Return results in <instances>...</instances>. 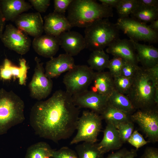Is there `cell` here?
<instances>
[{"instance_id": "ac0fdd59", "label": "cell", "mask_w": 158, "mask_h": 158, "mask_svg": "<svg viewBox=\"0 0 158 158\" xmlns=\"http://www.w3.org/2000/svg\"><path fill=\"white\" fill-rule=\"evenodd\" d=\"M44 31L46 34L56 37L72 28L65 15L53 12L44 17Z\"/></svg>"}, {"instance_id": "603a6c76", "label": "cell", "mask_w": 158, "mask_h": 158, "mask_svg": "<svg viewBox=\"0 0 158 158\" xmlns=\"http://www.w3.org/2000/svg\"><path fill=\"white\" fill-rule=\"evenodd\" d=\"M91 90L109 96L115 89L114 78L109 71L95 72Z\"/></svg>"}, {"instance_id": "d6a6232c", "label": "cell", "mask_w": 158, "mask_h": 158, "mask_svg": "<svg viewBox=\"0 0 158 158\" xmlns=\"http://www.w3.org/2000/svg\"><path fill=\"white\" fill-rule=\"evenodd\" d=\"M125 60L121 57L115 56L109 60L107 68L109 69V72L113 78L121 75V70Z\"/></svg>"}, {"instance_id": "7c38bea8", "label": "cell", "mask_w": 158, "mask_h": 158, "mask_svg": "<svg viewBox=\"0 0 158 158\" xmlns=\"http://www.w3.org/2000/svg\"><path fill=\"white\" fill-rule=\"evenodd\" d=\"M108 97L88 90L72 96L73 102L77 107L89 109L99 115L108 105Z\"/></svg>"}, {"instance_id": "f6af8a7d", "label": "cell", "mask_w": 158, "mask_h": 158, "mask_svg": "<svg viewBox=\"0 0 158 158\" xmlns=\"http://www.w3.org/2000/svg\"><path fill=\"white\" fill-rule=\"evenodd\" d=\"M137 150L131 149L122 158H134L137 156Z\"/></svg>"}, {"instance_id": "484cf974", "label": "cell", "mask_w": 158, "mask_h": 158, "mask_svg": "<svg viewBox=\"0 0 158 158\" xmlns=\"http://www.w3.org/2000/svg\"><path fill=\"white\" fill-rule=\"evenodd\" d=\"M54 150L46 142H37L28 148L25 158H53Z\"/></svg>"}, {"instance_id": "d4e9b609", "label": "cell", "mask_w": 158, "mask_h": 158, "mask_svg": "<svg viewBox=\"0 0 158 158\" xmlns=\"http://www.w3.org/2000/svg\"><path fill=\"white\" fill-rule=\"evenodd\" d=\"M108 104L126 114L131 115L136 110L126 95L114 89L108 96Z\"/></svg>"}, {"instance_id": "5bb4252c", "label": "cell", "mask_w": 158, "mask_h": 158, "mask_svg": "<svg viewBox=\"0 0 158 158\" xmlns=\"http://www.w3.org/2000/svg\"><path fill=\"white\" fill-rule=\"evenodd\" d=\"M75 65L73 56L66 53L60 54L56 57L50 58L46 63L45 74L51 79L57 78L62 73L71 70Z\"/></svg>"}, {"instance_id": "7bdbcfd3", "label": "cell", "mask_w": 158, "mask_h": 158, "mask_svg": "<svg viewBox=\"0 0 158 158\" xmlns=\"http://www.w3.org/2000/svg\"><path fill=\"white\" fill-rule=\"evenodd\" d=\"M6 20L2 14L0 4V40L4 32Z\"/></svg>"}, {"instance_id": "44dd1931", "label": "cell", "mask_w": 158, "mask_h": 158, "mask_svg": "<svg viewBox=\"0 0 158 158\" xmlns=\"http://www.w3.org/2000/svg\"><path fill=\"white\" fill-rule=\"evenodd\" d=\"M138 63L142 67L148 69L158 64V49L152 45L140 44L133 41Z\"/></svg>"}, {"instance_id": "d590c367", "label": "cell", "mask_w": 158, "mask_h": 158, "mask_svg": "<svg viewBox=\"0 0 158 158\" xmlns=\"http://www.w3.org/2000/svg\"><path fill=\"white\" fill-rule=\"evenodd\" d=\"M127 142L135 148L136 150L149 142L148 141H146L142 135L137 130L133 131Z\"/></svg>"}, {"instance_id": "cb8c5ba5", "label": "cell", "mask_w": 158, "mask_h": 158, "mask_svg": "<svg viewBox=\"0 0 158 158\" xmlns=\"http://www.w3.org/2000/svg\"><path fill=\"white\" fill-rule=\"evenodd\" d=\"M100 115L102 120H104L107 124H112L116 128L121 123L131 120V115L116 109L108 103Z\"/></svg>"}, {"instance_id": "60d3db41", "label": "cell", "mask_w": 158, "mask_h": 158, "mask_svg": "<svg viewBox=\"0 0 158 158\" xmlns=\"http://www.w3.org/2000/svg\"><path fill=\"white\" fill-rule=\"evenodd\" d=\"M128 151L126 148H123L109 154L105 158H122Z\"/></svg>"}, {"instance_id": "6da1fadb", "label": "cell", "mask_w": 158, "mask_h": 158, "mask_svg": "<svg viewBox=\"0 0 158 158\" xmlns=\"http://www.w3.org/2000/svg\"><path fill=\"white\" fill-rule=\"evenodd\" d=\"M79 109L74 104L72 96L57 90L48 99L39 101L32 107L30 124L40 137L58 143L70 138L76 130Z\"/></svg>"}, {"instance_id": "b9f144b4", "label": "cell", "mask_w": 158, "mask_h": 158, "mask_svg": "<svg viewBox=\"0 0 158 158\" xmlns=\"http://www.w3.org/2000/svg\"><path fill=\"white\" fill-rule=\"evenodd\" d=\"M120 0H99L102 4L109 7L116 8Z\"/></svg>"}, {"instance_id": "8992f818", "label": "cell", "mask_w": 158, "mask_h": 158, "mask_svg": "<svg viewBox=\"0 0 158 158\" xmlns=\"http://www.w3.org/2000/svg\"><path fill=\"white\" fill-rule=\"evenodd\" d=\"M102 120L100 115L91 111H83L78 121L77 133L70 144L81 142L95 143L102 128Z\"/></svg>"}, {"instance_id": "f35d334b", "label": "cell", "mask_w": 158, "mask_h": 158, "mask_svg": "<svg viewBox=\"0 0 158 158\" xmlns=\"http://www.w3.org/2000/svg\"><path fill=\"white\" fill-rule=\"evenodd\" d=\"M140 158H158V150L156 148L147 147Z\"/></svg>"}, {"instance_id": "9c48e42d", "label": "cell", "mask_w": 158, "mask_h": 158, "mask_svg": "<svg viewBox=\"0 0 158 158\" xmlns=\"http://www.w3.org/2000/svg\"><path fill=\"white\" fill-rule=\"evenodd\" d=\"M130 118L136 123L148 138L149 142L158 141V107L137 110L130 115Z\"/></svg>"}, {"instance_id": "8fae6325", "label": "cell", "mask_w": 158, "mask_h": 158, "mask_svg": "<svg viewBox=\"0 0 158 158\" xmlns=\"http://www.w3.org/2000/svg\"><path fill=\"white\" fill-rule=\"evenodd\" d=\"M0 40L5 47L22 55L29 51L31 43L27 34L11 24L6 26Z\"/></svg>"}, {"instance_id": "ba28073f", "label": "cell", "mask_w": 158, "mask_h": 158, "mask_svg": "<svg viewBox=\"0 0 158 158\" xmlns=\"http://www.w3.org/2000/svg\"><path fill=\"white\" fill-rule=\"evenodd\" d=\"M95 72L86 65H75L64 75L66 91L71 96L85 90L92 83Z\"/></svg>"}, {"instance_id": "2e32d148", "label": "cell", "mask_w": 158, "mask_h": 158, "mask_svg": "<svg viewBox=\"0 0 158 158\" xmlns=\"http://www.w3.org/2000/svg\"><path fill=\"white\" fill-rule=\"evenodd\" d=\"M58 38L60 46L66 53L73 56L78 54L86 48L84 37L75 31H68L62 33Z\"/></svg>"}, {"instance_id": "8d00e7d4", "label": "cell", "mask_w": 158, "mask_h": 158, "mask_svg": "<svg viewBox=\"0 0 158 158\" xmlns=\"http://www.w3.org/2000/svg\"><path fill=\"white\" fill-rule=\"evenodd\" d=\"M73 0H54V12L65 15Z\"/></svg>"}, {"instance_id": "f1b7e54d", "label": "cell", "mask_w": 158, "mask_h": 158, "mask_svg": "<svg viewBox=\"0 0 158 158\" xmlns=\"http://www.w3.org/2000/svg\"><path fill=\"white\" fill-rule=\"evenodd\" d=\"M75 150L78 158H104V154L98 149L97 143L83 142L77 145Z\"/></svg>"}, {"instance_id": "ffe728a7", "label": "cell", "mask_w": 158, "mask_h": 158, "mask_svg": "<svg viewBox=\"0 0 158 158\" xmlns=\"http://www.w3.org/2000/svg\"><path fill=\"white\" fill-rule=\"evenodd\" d=\"M2 14L6 21L14 22L20 14L32 8L30 4L24 0H1Z\"/></svg>"}, {"instance_id": "e0dca14e", "label": "cell", "mask_w": 158, "mask_h": 158, "mask_svg": "<svg viewBox=\"0 0 158 158\" xmlns=\"http://www.w3.org/2000/svg\"><path fill=\"white\" fill-rule=\"evenodd\" d=\"M28 69L26 61L24 59H20L19 66H17L6 58L0 67V78L4 80H8L13 77L14 78H17L20 85H25Z\"/></svg>"}, {"instance_id": "277c9868", "label": "cell", "mask_w": 158, "mask_h": 158, "mask_svg": "<svg viewBox=\"0 0 158 158\" xmlns=\"http://www.w3.org/2000/svg\"><path fill=\"white\" fill-rule=\"evenodd\" d=\"M25 103L13 91L0 89V135L25 120Z\"/></svg>"}, {"instance_id": "7a4b0ae2", "label": "cell", "mask_w": 158, "mask_h": 158, "mask_svg": "<svg viewBox=\"0 0 158 158\" xmlns=\"http://www.w3.org/2000/svg\"><path fill=\"white\" fill-rule=\"evenodd\" d=\"M126 95L136 110L158 107V81L147 69L140 67Z\"/></svg>"}, {"instance_id": "5b68a950", "label": "cell", "mask_w": 158, "mask_h": 158, "mask_svg": "<svg viewBox=\"0 0 158 158\" xmlns=\"http://www.w3.org/2000/svg\"><path fill=\"white\" fill-rule=\"evenodd\" d=\"M86 48L92 51L104 50L119 38V30L108 18L98 20L85 28Z\"/></svg>"}, {"instance_id": "ab89813d", "label": "cell", "mask_w": 158, "mask_h": 158, "mask_svg": "<svg viewBox=\"0 0 158 158\" xmlns=\"http://www.w3.org/2000/svg\"><path fill=\"white\" fill-rule=\"evenodd\" d=\"M138 5L146 7L158 8V0H137Z\"/></svg>"}, {"instance_id": "bcb514c9", "label": "cell", "mask_w": 158, "mask_h": 158, "mask_svg": "<svg viewBox=\"0 0 158 158\" xmlns=\"http://www.w3.org/2000/svg\"><path fill=\"white\" fill-rule=\"evenodd\" d=\"M149 27L152 30L158 32V19L151 22L150 24L148 25Z\"/></svg>"}, {"instance_id": "1f68e13d", "label": "cell", "mask_w": 158, "mask_h": 158, "mask_svg": "<svg viewBox=\"0 0 158 158\" xmlns=\"http://www.w3.org/2000/svg\"><path fill=\"white\" fill-rule=\"evenodd\" d=\"M134 125L131 121L123 123L117 128L120 138L123 144L127 142L134 131Z\"/></svg>"}, {"instance_id": "4dcf8cb0", "label": "cell", "mask_w": 158, "mask_h": 158, "mask_svg": "<svg viewBox=\"0 0 158 158\" xmlns=\"http://www.w3.org/2000/svg\"><path fill=\"white\" fill-rule=\"evenodd\" d=\"M113 78L114 89L121 94L127 95L131 87L132 78L121 75Z\"/></svg>"}, {"instance_id": "836d02e7", "label": "cell", "mask_w": 158, "mask_h": 158, "mask_svg": "<svg viewBox=\"0 0 158 158\" xmlns=\"http://www.w3.org/2000/svg\"><path fill=\"white\" fill-rule=\"evenodd\" d=\"M140 68L138 65L125 60L121 73V75L132 78Z\"/></svg>"}, {"instance_id": "52a82bcc", "label": "cell", "mask_w": 158, "mask_h": 158, "mask_svg": "<svg viewBox=\"0 0 158 158\" xmlns=\"http://www.w3.org/2000/svg\"><path fill=\"white\" fill-rule=\"evenodd\" d=\"M115 24L119 30L134 42L143 41L150 44L158 42V32L151 29L147 23L127 17L119 18Z\"/></svg>"}, {"instance_id": "e575fe53", "label": "cell", "mask_w": 158, "mask_h": 158, "mask_svg": "<svg viewBox=\"0 0 158 158\" xmlns=\"http://www.w3.org/2000/svg\"><path fill=\"white\" fill-rule=\"evenodd\" d=\"M53 158H78L76 152L67 147H63L57 150H54Z\"/></svg>"}, {"instance_id": "f546056e", "label": "cell", "mask_w": 158, "mask_h": 158, "mask_svg": "<svg viewBox=\"0 0 158 158\" xmlns=\"http://www.w3.org/2000/svg\"><path fill=\"white\" fill-rule=\"evenodd\" d=\"M138 4L137 0H120L115 8L119 18L129 17Z\"/></svg>"}, {"instance_id": "83f0119b", "label": "cell", "mask_w": 158, "mask_h": 158, "mask_svg": "<svg viewBox=\"0 0 158 158\" xmlns=\"http://www.w3.org/2000/svg\"><path fill=\"white\" fill-rule=\"evenodd\" d=\"M130 15L131 17L142 22L150 23L158 19V8L146 7L138 4Z\"/></svg>"}, {"instance_id": "74e56055", "label": "cell", "mask_w": 158, "mask_h": 158, "mask_svg": "<svg viewBox=\"0 0 158 158\" xmlns=\"http://www.w3.org/2000/svg\"><path fill=\"white\" fill-rule=\"evenodd\" d=\"M29 1L38 12L45 13L50 4V0H29Z\"/></svg>"}, {"instance_id": "3957f363", "label": "cell", "mask_w": 158, "mask_h": 158, "mask_svg": "<svg viewBox=\"0 0 158 158\" xmlns=\"http://www.w3.org/2000/svg\"><path fill=\"white\" fill-rule=\"evenodd\" d=\"M66 17L72 27L86 28L95 21L113 16L112 8L94 0H73Z\"/></svg>"}, {"instance_id": "9a60e30c", "label": "cell", "mask_w": 158, "mask_h": 158, "mask_svg": "<svg viewBox=\"0 0 158 158\" xmlns=\"http://www.w3.org/2000/svg\"><path fill=\"white\" fill-rule=\"evenodd\" d=\"M107 53L118 56L138 65L137 54L133 42L130 39L118 38L111 43L106 50Z\"/></svg>"}, {"instance_id": "ee69618b", "label": "cell", "mask_w": 158, "mask_h": 158, "mask_svg": "<svg viewBox=\"0 0 158 158\" xmlns=\"http://www.w3.org/2000/svg\"><path fill=\"white\" fill-rule=\"evenodd\" d=\"M147 69L154 78L158 81V64Z\"/></svg>"}, {"instance_id": "7402d4cb", "label": "cell", "mask_w": 158, "mask_h": 158, "mask_svg": "<svg viewBox=\"0 0 158 158\" xmlns=\"http://www.w3.org/2000/svg\"><path fill=\"white\" fill-rule=\"evenodd\" d=\"M103 137L97 145L98 149L105 154L111 151L119 149L123 143L117 129L112 124L108 123L103 130Z\"/></svg>"}, {"instance_id": "4fadbf2b", "label": "cell", "mask_w": 158, "mask_h": 158, "mask_svg": "<svg viewBox=\"0 0 158 158\" xmlns=\"http://www.w3.org/2000/svg\"><path fill=\"white\" fill-rule=\"evenodd\" d=\"M14 22L18 28L34 37L42 35L44 32L43 19L38 12L23 13Z\"/></svg>"}, {"instance_id": "30bf717a", "label": "cell", "mask_w": 158, "mask_h": 158, "mask_svg": "<svg viewBox=\"0 0 158 158\" xmlns=\"http://www.w3.org/2000/svg\"><path fill=\"white\" fill-rule=\"evenodd\" d=\"M35 60L34 73L28 87L31 97L39 101L46 98L51 94L53 82L51 79L45 75L43 63L41 62L40 59L36 56Z\"/></svg>"}, {"instance_id": "d6986e66", "label": "cell", "mask_w": 158, "mask_h": 158, "mask_svg": "<svg viewBox=\"0 0 158 158\" xmlns=\"http://www.w3.org/2000/svg\"><path fill=\"white\" fill-rule=\"evenodd\" d=\"M32 44L34 49L38 54L50 58L56 54L60 46L58 37L46 34L34 37Z\"/></svg>"}, {"instance_id": "4316f807", "label": "cell", "mask_w": 158, "mask_h": 158, "mask_svg": "<svg viewBox=\"0 0 158 158\" xmlns=\"http://www.w3.org/2000/svg\"><path fill=\"white\" fill-rule=\"evenodd\" d=\"M109 60V55L104 50H96L91 54L87 63L92 70L100 72L107 68Z\"/></svg>"}]
</instances>
